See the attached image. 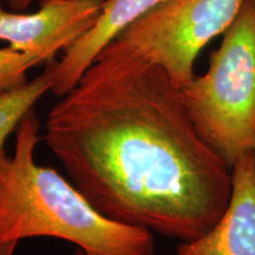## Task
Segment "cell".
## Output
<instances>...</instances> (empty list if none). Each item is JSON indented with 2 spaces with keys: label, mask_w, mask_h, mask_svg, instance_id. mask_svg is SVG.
Returning a JSON list of instances; mask_svg holds the SVG:
<instances>
[{
  "label": "cell",
  "mask_w": 255,
  "mask_h": 255,
  "mask_svg": "<svg viewBox=\"0 0 255 255\" xmlns=\"http://www.w3.org/2000/svg\"><path fill=\"white\" fill-rule=\"evenodd\" d=\"M196 130L229 168L255 146V0L238 17L212 52L205 75L182 89Z\"/></svg>",
  "instance_id": "3"
},
{
  "label": "cell",
  "mask_w": 255,
  "mask_h": 255,
  "mask_svg": "<svg viewBox=\"0 0 255 255\" xmlns=\"http://www.w3.org/2000/svg\"><path fill=\"white\" fill-rule=\"evenodd\" d=\"M39 130L32 109L13 155L0 156V245L51 237L75 244L76 255H154L151 231L105 218L58 171L36 163Z\"/></svg>",
  "instance_id": "2"
},
{
  "label": "cell",
  "mask_w": 255,
  "mask_h": 255,
  "mask_svg": "<svg viewBox=\"0 0 255 255\" xmlns=\"http://www.w3.org/2000/svg\"><path fill=\"white\" fill-rule=\"evenodd\" d=\"M245 0H167L115 38L158 65L180 89L195 78L194 64L210 40L225 33Z\"/></svg>",
  "instance_id": "4"
},
{
  "label": "cell",
  "mask_w": 255,
  "mask_h": 255,
  "mask_svg": "<svg viewBox=\"0 0 255 255\" xmlns=\"http://www.w3.org/2000/svg\"><path fill=\"white\" fill-rule=\"evenodd\" d=\"M105 0H41L34 13L0 8V41L49 63L84 36L100 17Z\"/></svg>",
  "instance_id": "5"
},
{
  "label": "cell",
  "mask_w": 255,
  "mask_h": 255,
  "mask_svg": "<svg viewBox=\"0 0 255 255\" xmlns=\"http://www.w3.org/2000/svg\"><path fill=\"white\" fill-rule=\"evenodd\" d=\"M164 1L167 0H105L94 26L64 50L59 60L46 63L51 91L62 97L71 91L110 41Z\"/></svg>",
  "instance_id": "7"
},
{
  "label": "cell",
  "mask_w": 255,
  "mask_h": 255,
  "mask_svg": "<svg viewBox=\"0 0 255 255\" xmlns=\"http://www.w3.org/2000/svg\"><path fill=\"white\" fill-rule=\"evenodd\" d=\"M0 255H13V252L9 250V248L1 247L0 248Z\"/></svg>",
  "instance_id": "11"
},
{
  "label": "cell",
  "mask_w": 255,
  "mask_h": 255,
  "mask_svg": "<svg viewBox=\"0 0 255 255\" xmlns=\"http://www.w3.org/2000/svg\"><path fill=\"white\" fill-rule=\"evenodd\" d=\"M43 139L105 218L181 242L210 231L232 169L163 69L113 40L47 114Z\"/></svg>",
  "instance_id": "1"
},
{
  "label": "cell",
  "mask_w": 255,
  "mask_h": 255,
  "mask_svg": "<svg viewBox=\"0 0 255 255\" xmlns=\"http://www.w3.org/2000/svg\"><path fill=\"white\" fill-rule=\"evenodd\" d=\"M0 8H4V7H2V2H1V0H0Z\"/></svg>",
  "instance_id": "13"
},
{
  "label": "cell",
  "mask_w": 255,
  "mask_h": 255,
  "mask_svg": "<svg viewBox=\"0 0 255 255\" xmlns=\"http://www.w3.org/2000/svg\"><path fill=\"white\" fill-rule=\"evenodd\" d=\"M47 91H51V78L46 71L20 87L0 91V156L5 154L9 135Z\"/></svg>",
  "instance_id": "8"
},
{
  "label": "cell",
  "mask_w": 255,
  "mask_h": 255,
  "mask_svg": "<svg viewBox=\"0 0 255 255\" xmlns=\"http://www.w3.org/2000/svg\"><path fill=\"white\" fill-rule=\"evenodd\" d=\"M39 64H43L41 60L32 55L18 52L9 46L0 49V91L25 84L28 70Z\"/></svg>",
  "instance_id": "9"
},
{
  "label": "cell",
  "mask_w": 255,
  "mask_h": 255,
  "mask_svg": "<svg viewBox=\"0 0 255 255\" xmlns=\"http://www.w3.org/2000/svg\"><path fill=\"white\" fill-rule=\"evenodd\" d=\"M177 255H255V171L251 154L232 168V193L214 227L189 242H181Z\"/></svg>",
  "instance_id": "6"
},
{
  "label": "cell",
  "mask_w": 255,
  "mask_h": 255,
  "mask_svg": "<svg viewBox=\"0 0 255 255\" xmlns=\"http://www.w3.org/2000/svg\"><path fill=\"white\" fill-rule=\"evenodd\" d=\"M251 155H252V159H253V168H254V171H255V146H254L253 150H252Z\"/></svg>",
  "instance_id": "12"
},
{
  "label": "cell",
  "mask_w": 255,
  "mask_h": 255,
  "mask_svg": "<svg viewBox=\"0 0 255 255\" xmlns=\"http://www.w3.org/2000/svg\"><path fill=\"white\" fill-rule=\"evenodd\" d=\"M4 1L13 12H21L30 7L33 0H4Z\"/></svg>",
  "instance_id": "10"
}]
</instances>
